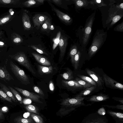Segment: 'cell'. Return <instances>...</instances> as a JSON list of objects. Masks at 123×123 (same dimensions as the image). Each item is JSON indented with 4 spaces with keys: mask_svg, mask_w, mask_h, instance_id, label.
<instances>
[{
    "mask_svg": "<svg viewBox=\"0 0 123 123\" xmlns=\"http://www.w3.org/2000/svg\"><path fill=\"white\" fill-rule=\"evenodd\" d=\"M107 36L106 31L103 29H98L93 37L92 41L88 51L90 57L93 55L101 47L106 40Z\"/></svg>",
    "mask_w": 123,
    "mask_h": 123,
    "instance_id": "1",
    "label": "cell"
},
{
    "mask_svg": "<svg viewBox=\"0 0 123 123\" xmlns=\"http://www.w3.org/2000/svg\"><path fill=\"white\" fill-rule=\"evenodd\" d=\"M95 13V12L92 14L86 21L82 37V45L84 47L87 45L90 38Z\"/></svg>",
    "mask_w": 123,
    "mask_h": 123,
    "instance_id": "2",
    "label": "cell"
},
{
    "mask_svg": "<svg viewBox=\"0 0 123 123\" xmlns=\"http://www.w3.org/2000/svg\"><path fill=\"white\" fill-rule=\"evenodd\" d=\"M85 97L75 96L72 98H68L63 100L61 105L69 108H77L82 106H87L91 104L84 103Z\"/></svg>",
    "mask_w": 123,
    "mask_h": 123,
    "instance_id": "3",
    "label": "cell"
},
{
    "mask_svg": "<svg viewBox=\"0 0 123 123\" xmlns=\"http://www.w3.org/2000/svg\"><path fill=\"white\" fill-rule=\"evenodd\" d=\"M9 56L13 59L20 64L25 67L33 74H35L36 73L33 68L25 55L23 52H20Z\"/></svg>",
    "mask_w": 123,
    "mask_h": 123,
    "instance_id": "4",
    "label": "cell"
},
{
    "mask_svg": "<svg viewBox=\"0 0 123 123\" xmlns=\"http://www.w3.org/2000/svg\"><path fill=\"white\" fill-rule=\"evenodd\" d=\"M10 65L12 73L22 83L27 85L30 83L29 78L24 70L20 68L12 61H10Z\"/></svg>",
    "mask_w": 123,
    "mask_h": 123,
    "instance_id": "5",
    "label": "cell"
},
{
    "mask_svg": "<svg viewBox=\"0 0 123 123\" xmlns=\"http://www.w3.org/2000/svg\"><path fill=\"white\" fill-rule=\"evenodd\" d=\"M81 123H108V120L106 116L96 112L86 116Z\"/></svg>",
    "mask_w": 123,
    "mask_h": 123,
    "instance_id": "6",
    "label": "cell"
},
{
    "mask_svg": "<svg viewBox=\"0 0 123 123\" xmlns=\"http://www.w3.org/2000/svg\"><path fill=\"white\" fill-rule=\"evenodd\" d=\"M103 80L105 86L113 89L123 90V85L105 74L103 75Z\"/></svg>",
    "mask_w": 123,
    "mask_h": 123,
    "instance_id": "7",
    "label": "cell"
},
{
    "mask_svg": "<svg viewBox=\"0 0 123 123\" xmlns=\"http://www.w3.org/2000/svg\"><path fill=\"white\" fill-rule=\"evenodd\" d=\"M14 88L21 93L23 96L29 98L33 101L40 103H42L39 99L42 98L40 96L32 92H30L28 91L16 87Z\"/></svg>",
    "mask_w": 123,
    "mask_h": 123,
    "instance_id": "8",
    "label": "cell"
},
{
    "mask_svg": "<svg viewBox=\"0 0 123 123\" xmlns=\"http://www.w3.org/2000/svg\"><path fill=\"white\" fill-rule=\"evenodd\" d=\"M62 85L68 89L74 91L84 89V87L79 84L75 80L68 81L62 80Z\"/></svg>",
    "mask_w": 123,
    "mask_h": 123,
    "instance_id": "9",
    "label": "cell"
},
{
    "mask_svg": "<svg viewBox=\"0 0 123 123\" xmlns=\"http://www.w3.org/2000/svg\"><path fill=\"white\" fill-rule=\"evenodd\" d=\"M51 6L52 10L55 12L59 18L62 21L67 23H70L72 21L71 17L67 14L63 13L49 3Z\"/></svg>",
    "mask_w": 123,
    "mask_h": 123,
    "instance_id": "10",
    "label": "cell"
},
{
    "mask_svg": "<svg viewBox=\"0 0 123 123\" xmlns=\"http://www.w3.org/2000/svg\"><path fill=\"white\" fill-rule=\"evenodd\" d=\"M119 10H118L110 15L108 19V23L111 22L108 26L107 30H109L110 28L112 27L123 17V13L119 14L118 13V12Z\"/></svg>",
    "mask_w": 123,
    "mask_h": 123,
    "instance_id": "11",
    "label": "cell"
},
{
    "mask_svg": "<svg viewBox=\"0 0 123 123\" xmlns=\"http://www.w3.org/2000/svg\"><path fill=\"white\" fill-rule=\"evenodd\" d=\"M109 97L108 95L100 94L92 96L85 99L87 101L92 102H101L109 99Z\"/></svg>",
    "mask_w": 123,
    "mask_h": 123,
    "instance_id": "12",
    "label": "cell"
},
{
    "mask_svg": "<svg viewBox=\"0 0 123 123\" xmlns=\"http://www.w3.org/2000/svg\"><path fill=\"white\" fill-rule=\"evenodd\" d=\"M48 17L44 15L37 14L33 18L32 20L34 27H39L42 26Z\"/></svg>",
    "mask_w": 123,
    "mask_h": 123,
    "instance_id": "13",
    "label": "cell"
},
{
    "mask_svg": "<svg viewBox=\"0 0 123 123\" xmlns=\"http://www.w3.org/2000/svg\"><path fill=\"white\" fill-rule=\"evenodd\" d=\"M67 38L63 35L61 36L59 45L60 51V57H63L65 55L67 45Z\"/></svg>",
    "mask_w": 123,
    "mask_h": 123,
    "instance_id": "14",
    "label": "cell"
},
{
    "mask_svg": "<svg viewBox=\"0 0 123 123\" xmlns=\"http://www.w3.org/2000/svg\"><path fill=\"white\" fill-rule=\"evenodd\" d=\"M0 79L5 82L14 80L12 77L6 69V66L0 67Z\"/></svg>",
    "mask_w": 123,
    "mask_h": 123,
    "instance_id": "15",
    "label": "cell"
},
{
    "mask_svg": "<svg viewBox=\"0 0 123 123\" xmlns=\"http://www.w3.org/2000/svg\"><path fill=\"white\" fill-rule=\"evenodd\" d=\"M32 55L37 61L43 66H49L51 64L49 61L45 57L37 53H32Z\"/></svg>",
    "mask_w": 123,
    "mask_h": 123,
    "instance_id": "16",
    "label": "cell"
},
{
    "mask_svg": "<svg viewBox=\"0 0 123 123\" xmlns=\"http://www.w3.org/2000/svg\"><path fill=\"white\" fill-rule=\"evenodd\" d=\"M107 113L115 120V123H123V114L111 110L107 111Z\"/></svg>",
    "mask_w": 123,
    "mask_h": 123,
    "instance_id": "17",
    "label": "cell"
},
{
    "mask_svg": "<svg viewBox=\"0 0 123 123\" xmlns=\"http://www.w3.org/2000/svg\"><path fill=\"white\" fill-rule=\"evenodd\" d=\"M86 71L88 74L96 82L98 86H102L103 81L101 77L94 72L88 69H86Z\"/></svg>",
    "mask_w": 123,
    "mask_h": 123,
    "instance_id": "18",
    "label": "cell"
},
{
    "mask_svg": "<svg viewBox=\"0 0 123 123\" xmlns=\"http://www.w3.org/2000/svg\"><path fill=\"white\" fill-rule=\"evenodd\" d=\"M38 71L41 74H49L52 73L53 71V68L52 66H46L38 65Z\"/></svg>",
    "mask_w": 123,
    "mask_h": 123,
    "instance_id": "19",
    "label": "cell"
},
{
    "mask_svg": "<svg viewBox=\"0 0 123 123\" xmlns=\"http://www.w3.org/2000/svg\"><path fill=\"white\" fill-rule=\"evenodd\" d=\"M22 21L24 27L26 30H29L31 28L30 18L27 13L24 12L22 16Z\"/></svg>",
    "mask_w": 123,
    "mask_h": 123,
    "instance_id": "20",
    "label": "cell"
},
{
    "mask_svg": "<svg viewBox=\"0 0 123 123\" xmlns=\"http://www.w3.org/2000/svg\"><path fill=\"white\" fill-rule=\"evenodd\" d=\"M0 86L1 89L12 100L15 102H17V99L15 96L10 89L5 85L0 82Z\"/></svg>",
    "mask_w": 123,
    "mask_h": 123,
    "instance_id": "21",
    "label": "cell"
},
{
    "mask_svg": "<svg viewBox=\"0 0 123 123\" xmlns=\"http://www.w3.org/2000/svg\"><path fill=\"white\" fill-rule=\"evenodd\" d=\"M14 120L15 123H35L31 116L27 118L17 117L15 118Z\"/></svg>",
    "mask_w": 123,
    "mask_h": 123,
    "instance_id": "22",
    "label": "cell"
},
{
    "mask_svg": "<svg viewBox=\"0 0 123 123\" xmlns=\"http://www.w3.org/2000/svg\"><path fill=\"white\" fill-rule=\"evenodd\" d=\"M96 86H92L85 89L83 91L77 94L75 96L84 97L90 94L95 88Z\"/></svg>",
    "mask_w": 123,
    "mask_h": 123,
    "instance_id": "23",
    "label": "cell"
},
{
    "mask_svg": "<svg viewBox=\"0 0 123 123\" xmlns=\"http://www.w3.org/2000/svg\"><path fill=\"white\" fill-rule=\"evenodd\" d=\"M54 28V26L51 23L50 19L49 17L42 25L41 28L42 30L43 31H46L48 29L53 30Z\"/></svg>",
    "mask_w": 123,
    "mask_h": 123,
    "instance_id": "24",
    "label": "cell"
},
{
    "mask_svg": "<svg viewBox=\"0 0 123 123\" xmlns=\"http://www.w3.org/2000/svg\"><path fill=\"white\" fill-rule=\"evenodd\" d=\"M81 56V53L78 50L71 61L73 66L75 69H77L79 66V61Z\"/></svg>",
    "mask_w": 123,
    "mask_h": 123,
    "instance_id": "25",
    "label": "cell"
},
{
    "mask_svg": "<svg viewBox=\"0 0 123 123\" xmlns=\"http://www.w3.org/2000/svg\"><path fill=\"white\" fill-rule=\"evenodd\" d=\"M61 76L64 79L70 80L73 78V73L72 70L68 68L67 71L65 72L60 74Z\"/></svg>",
    "mask_w": 123,
    "mask_h": 123,
    "instance_id": "26",
    "label": "cell"
},
{
    "mask_svg": "<svg viewBox=\"0 0 123 123\" xmlns=\"http://www.w3.org/2000/svg\"><path fill=\"white\" fill-rule=\"evenodd\" d=\"M14 12L12 11L10 13L0 18V25L7 23L10 21L12 18Z\"/></svg>",
    "mask_w": 123,
    "mask_h": 123,
    "instance_id": "27",
    "label": "cell"
},
{
    "mask_svg": "<svg viewBox=\"0 0 123 123\" xmlns=\"http://www.w3.org/2000/svg\"><path fill=\"white\" fill-rule=\"evenodd\" d=\"M75 6L78 7H82L87 6L89 3V1L86 0H74Z\"/></svg>",
    "mask_w": 123,
    "mask_h": 123,
    "instance_id": "28",
    "label": "cell"
},
{
    "mask_svg": "<svg viewBox=\"0 0 123 123\" xmlns=\"http://www.w3.org/2000/svg\"><path fill=\"white\" fill-rule=\"evenodd\" d=\"M77 75L80 79L92 84V86H96L97 85L96 82L92 78L84 75L78 74Z\"/></svg>",
    "mask_w": 123,
    "mask_h": 123,
    "instance_id": "29",
    "label": "cell"
},
{
    "mask_svg": "<svg viewBox=\"0 0 123 123\" xmlns=\"http://www.w3.org/2000/svg\"><path fill=\"white\" fill-rule=\"evenodd\" d=\"M8 87L17 99L18 101L20 104H22L23 102L22 98L18 92L10 86H9Z\"/></svg>",
    "mask_w": 123,
    "mask_h": 123,
    "instance_id": "30",
    "label": "cell"
},
{
    "mask_svg": "<svg viewBox=\"0 0 123 123\" xmlns=\"http://www.w3.org/2000/svg\"><path fill=\"white\" fill-rule=\"evenodd\" d=\"M75 80L79 84L82 86L85 89L93 86L86 81L78 78H76Z\"/></svg>",
    "mask_w": 123,
    "mask_h": 123,
    "instance_id": "31",
    "label": "cell"
},
{
    "mask_svg": "<svg viewBox=\"0 0 123 123\" xmlns=\"http://www.w3.org/2000/svg\"><path fill=\"white\" fill-rule=\"evenodd\" d=\"M78 50V47L75 45H73L70 49L69 52V55L71 57V62Z\"/></svg>",
    "mask_w": 123,
    "mask_h": 123,
    "instance_id": "32",
    "label": "cell"
},
{
    "mask_svg": "<svg viewBox=\"0 0 123 123\" xmlns=\"http://www.w3.org/2000/svg\"><path fill=\"white\" fill-rule=\"evenodd\" d=\"M25 108L26 110L29 112L39 114L38 109L34 105H29L25 106Z\"/></svg>",
    "mask_w": 123,
    "mask_h": 123,
    "instance_id": "33",
    "label": "cell"
},
{
    "mask_svg": "<svg viewBox=\"0 0 123 123\" xmlns=\"http://www.w3.org/2000/svg\"><path fill=\"white\" fill-rule=\"evenodd\" d=\"M30 116L36 123H44L43 119L40 116L32 113L31 114Z\"/></svg>",
    "mask_w": 123,
    "mask_h": 123,
    "instance_id": "34",
    "label": "cell"
},
{
    "mask_svg": "<svg viewBox=\"0 0 123 123\" xmlns=\"http://www.w3.org/2000/svg\"><path fill=\"white\" fill-rule=\"evenodd\" d=\"M19 0H0V4L4 5H16L19 3Z\"/></svg>",
    "mask_w": 123,
    "mask_h": 123,
    "instance_id": "35",
    "label": "cell"
},
{
    "mask_svg": "<svg viewBox=\"0 0 123 123\" xmlns=\"http://www.w3.org/2000/svg\"><path fill=\"white\" fill-rule=\"evenodd\" d=\"M89 3L94 5L96 4L99 7L107 6V5L105 3L103 0H94L89 1Z\"/></svg>",
    "mask_w": 123,
    "mask_h": 123,
    "instance_id": "36",
    "label": "cell"
},
{
    "mask_svg": "<svg viewBox=\"0 0 123 123\" xmlns=\"http://www.w3.org/2000/svg\"><path fill=\"white\" fill-rule=\"evenodd\" d=\"M0 98L10 102H12L11 99L0 89Z\"/></svg>",
    "mask_w": 123,
    "mask_h": 123,
    "instance_id": "37",
    "label": "cell"
},
{
    "mask_svg": "<svg viewBox=\"0 0 123 123\" xmlns=\"http://www.w3.org/2000/svg\"><path fill=\"white\" fill-rule=\"evenodd\" d=\"M12 40L14 43L16 44H19L23 41V39L20 35L16 34L13 37Z\"/></svg>",
    "mask_w": 123,
    "mask_h": 123,
    "instance_id": "38",
    "label": "cell"
},
{
    "mask_svg": "<svg viewBox=\"0 0 123 123\" xmlns=\"http://www.w3.org/2000/svg\"><path fill=\"white\" fill-rule=\"evenodd\" d=\"M61 36V33L60 31H59L57 33L56 37L54 41L53 46V50L55 49L58 44Z\"/></svg>",
    "mask_w": 123,
    "mask_h": 123,
    "instance_id": "39",
    "label": "cell"
},
{
    "mask_svg": "<svg viewBox=\"0 0 123 123\" xmlns=\"http://www.w3.org/2000/svg\"><path fill=\"white\" fill-rule=\"evenodd\" d=\"M30 47L40 54L46 55H48L47 54L44 50L35 45H31L30 46Z\"/></svg>",
    "mask_w": 123,
    "mask_h": 123,
    "instance_id": "40",
    "label": "cell"
},
{
    "mask_svg": "<svg viewBox=\"0 0 123 123\" xmlns=\"http://www.w3.org/2000/svg\"><path fill=\"white\" fill-rule=\"evenodd\" d=\"M102 106L107 107L112 109H117L123 110V105H102Z\"/></svg>",
    "mask_w": 123,
    "mask_h": 123,
    "instance_id": "41",
    "label": "cell"
},
{
    "mask_svg": "<svg viewBox=\"0 0 123 123\" xmlns=\"http://www.w3.org/2000/svg\"><path fill=\"white\" fill-rule=\"evenodd\" d=\"M36 0H30L25 1L23 3V5L27 7H30L35 4L36 3Z\"/></svg>",
    "mask_w": 123,
    "mask_h": 123,
    "instance_id": "42",
    "label": "cell"
},
{
    "mask_svg": "<svg viewBox=\"0 0 123 123\" xmlns=\"http://www.w3.org/2000/svg\"><path fill=\"white\" fill-rule=\"evenodd\" d=\"M33 90L36 93L43 96H44V94L42 90L38 87L34 86L33 87Z\"/></svg>",
    "mask_w": 123,
    "mask_h": 123,
    "instance_id": "43",
    "label": "cell"
},
{
    "mask_svg": "<svg viewBox=\"0 0 123 123\" xmlns=\"http://www.w3.org/2000/svg\"><path fill=\"white\" fill-rule=\"evenodd\" d=\"M114 30L120 32L123 31V22L117 25L114 28Z\"/></svg>",
    "mask_w": 123,
    "mask_h": 123,
    "instance_id": "44",
    "label": "cell"
},
{
    "mask_svg": "<svg viewBox=\"0 0 123 123\" xmlns=\"http://www.w3.org/2000/svg\"><path fill=\"white\" fill-rule=\"evenodd\" d=\"M49 88L50 90L53 92L55 89V86L52 80H50L49 83Z\"/></svg>",
    "mask_w": 123,
    "mask_h": 123,
    "instance_id": "45",
    "label": "cell"
},
{
    "mask_svg": "<svg viewBox=\"0 0 123 123\" xmlns=\"http://www.w3.org/2000/svg\"><path fill=\"white\" fill-rule=\"evenodd\" d=\"M112 99L115 100L119 102L121 104H123V98L116 97H113Z\"/></svg>",
    "mask_w": 123,
    "mask_h": 123,
    "instance_id": "46",
    "label": "cell"
},
{
    "mask_svg": "<svg viewBox=\"0 0 123 123\" xmlns=\"http://www.w3.org/2000/svg\"><path fill=\"white\" fill-rule=\"evenodd\" d=\"M23 103L25 105L29 104L31 103V101L30 99L25 98L23 100Z\"/></svg>",
    "mask_w": 123,
    "mask_h": 123,
    "instance_id": "47",
    "label": "cell"
},
{
    "mask_svg": "<svg viewBox=\"0 0 123 123\" xmlns=\"http://www.w3.org/2000/svg\"><path fill=\"white\" fill-rule=\"evenodd\" d=\"M116 8L119 10H123V3H122L116 6Z\"/></svg>",
    "mask_w": 123,
    "mask_h": 123,
    "instance_id": "48",
    "label": "cell"
},
{
    "mask_svg": "<svg viewBox=\"0 0 123 123\" xmlns=\"http://www.w3.org/2000/svg\"><path fill=\"white\" fill-rule=\"evenodd\" d=\"M1 109L3 113L6 112H7L8 110V108L6 106H4L2 107L1 108Z\"/></svg>",
    "mask_w": 123,
    "mask_h": 123,
    "instance_id": "49",
    "label": "cell"
},
{
    "mask_svg": "<svg viewBox=\"0 0 123 123\" xmlns=\"http://www.w3.org/2000/svg\"><path fill=\"white\" fill-rule=\"evenodd\" d=\"M50 1H52L54 3L57 5L61 4L62 3V0H53Z\"/></svg>",
    "mask_w": 123,
    "mask_h": 123,
    "instance_id": "50",
    "label": "cell"
},
{
    "mask_svg": "<svg viewBox=\"0 0 123 123\" xmlns=\"http://www.w3.org/2000/svg\"><path fill=\"white\" fill-rule=\"evenodd\" d=\"M4 115L2 111L1 108H0V119H2L3 118Z\"/></svg>",
    "mask_w": 123,
    "mask_h": 123,
    "instance_id": "51",
    "label": "cell"
},
{
    "mask_svg": "<svg viewBox=\"0 0 123 123\" xmlns=\"http://www.w3.org/2000/svg\"><path fill=\"white\" fill-rule=\"evenodd\" d=\"M5 46V44L3 42L0 41V47H3Z\"/></svg>",
    "mask_w": 123,
    "mask_h": 123,
    "instance_id": "52",
    "label": "cell"
},
{
    "mask_svg": "<svg viewBox=\"0 0 123 123\" xmlns=\"http://www.w3.org/2000/svg\"><path fill=\"white\" fill-rule=\"evenodd\" d=\"M37 2H38L40 3H43L44 1V0H35Z\"/></svg>",
    "mask_w": 123,
    "mask_h": 123,
    "instance_id": "53",
    "label": "cell"
},
{
    "mask_svg": "<svg viewBox=\"0 0 123 123\" xmlns=\"http://www.w3.org/2000/svg\"><path fill=\"white\" fill-rule=\"evenodd\" d=\"M3 34V32L2 31H0V39L1 38V35Z\"/></svg>",
    "mask_w": 123,
    "mask_h": 123,
    "instance_id": "54",
    "label": "cell"
},
{
    "mask_svg": "<svg viewBox=\"0 0 123 123\" xmlns=\"http://www.w3.org/2000/svg\"><path fill=\"white\" fill-rule=\"evenodd\" d=\"M0 52H1V51H0Z\"/></svg>",
    "mask_w": 123,
    "mask_h": 123,
    "instance_id": "55",
    "label": "cell"
}]
</instances>
